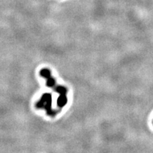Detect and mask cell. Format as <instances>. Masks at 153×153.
I'll use <instances>...</instances> for the list:
<instances>
[{
  "label": "cell",
  "mask_w": 153,
  "mask_h": 153,
  "mask_svg": "<svg viewBox=\"0 0 153 153\" xmlns=\"http://www.w3.org/2000/svg\"><path fill=\"white\" fill-rule=\"evenodd\" d=\"M52 106V97L50 94H44L42 96L41 100H40L36 104V106L39 108H44L46 110L47 114L50 116H53V111L51 108Z\"/></svg>",
  "instance_id": "6da1fadb"
},
{
  "label": "cell",
  "mask_w": 153,
  "mask_h": 153,
  "mask_svg": "<svg viewBox=\"0 0 153 153\" xmlns=\"http://www.w3.org/2000/svg\"><path fill=\"white\" fill-rule=\"evenodd\" d=\"M68 102V98H67L66 94H60V97L57 98V104L59 107H64L67 104Z\"/></svg>",
  "instance_id": "7a4b0ae2"
},
{
  "label": "cell",
  "mask_w": 153,
  "mask_h": 153,
  "mask_svg": "<svg viewBox=\"0 0 153 153\" xmlns=\"http://www.w3.org/2000/svg\"><path fill=\"white\" fill-rule=\"evenodd\" d=\"M40 74H41V76H43V78L46 79H48L51 76H51V71H50L48 69H42L41 72H40Z\"/></svg>",
  "instance_id": "3957f363"
},
{
  "label": "cell",
  "mask_w": 153,
  "mask_h": 153,
  "mask_svg": "<svg viewBox=\"0 0 153 153\" xmlns=\"http://www.w3.org/2000/svg\"><path fill=\"white\" fill-rule=\"evenodd\" d=\"M55 91L57 93H59L60 94H66L67 92H68V90L65 87H62V86H57V87L55 88Z\"/></svg>",
  "instance_id": "277c9868"
},
{
  "label": "cell",
  "mask_w": 153,
  "mask_h": 153,
  "mask_svg": "<svg viewBox=\"0 0 153 153\" xmlns=\"http://www.w3.org/2000/svg\"><path fill=\"white\" fill-rule=\"evenodd\" d=\"M55 85V80L54 78L52 77V76H51V77L47 79V86L48 87H54Z\"/></svg>",
  "instance_id": "5b68a950"
}]
</instances>
